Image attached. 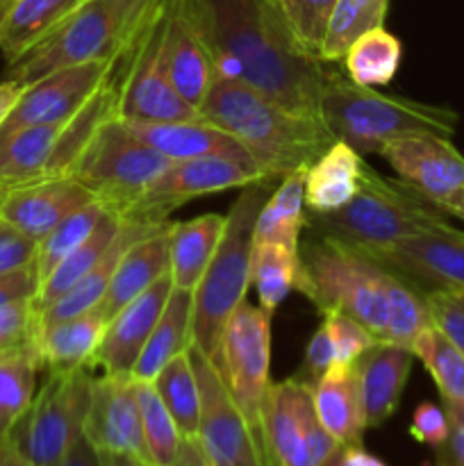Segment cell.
Segmentation results:
<instances>
[{"instance_id":"cell-1","label":"cell","mask_w":464,"mask_h":466,"mask_svg":"<svg viewBox=\"0 0 464 466\" xmlns=\"http://www.w3.org/2000/svg\"><path fill=\"white\" fill-rule=\"evenodd\" d=\"M217 76L237 77L289 112L321 118L326 62L305 53L271 0H207Z\"/></svg>"},{"instance_id":"cell-2","label":"cell","mask_w":464,"mask_h":466,"mask_svg":"<svg viewBox=\"0 0 464 466\" xmlns=\"http://www.w3.org/2000/svg\"><path fill=\"white\" fill-rule=\"evenodd\" d=\"M198 116L230 132L271 180L305 173L332 144L323 118L289 112L237 77L217 76Z\"/></svg>"},{"instance_id":"cell-3","label":"cell","mask_w":464,"mask_h":466,"mask_svg":"<svg viewBox=\"0 0 464 466\" xmlns=\"http://www.w3.org/2000/svg\"><path fill=\"white\" fill-rule=\"evenodd\" d=\"M328 66L330 64H326L321 85V118L337 141H344L359 155L380 153L389 141L423 132L453 139L459 121L453 109L380 94Z\"/></svg>"},{"instance_id":"cell-4","label":"cell","mask_w":464,"mask_h":466,"mask_svg":"<svg viewBox=\"0 0 464 466\" xmlns=\"http://www.w3.org/2000/svg\"><path fill=\"white\" fill-rule=\"evenodd\" d=\"M314 235L332 237L364 253H376L403 237L423 232H453L449 214L430 198L419 194L400 177H387L367 164L359 189L348 205L337 212H308V226Z\"/></svg>"},{"instance_id":"cell-5","label":"cell","mask_w":464,"mask_h":466,"mask_svg":"<svg viewBox=\"0 0 464 466\" xmlns=\"http://www.w3.org/2000/svg\"><path fill=\"white\" fill-rule=\"evenodd\" d=\"M277 180L262 177L241 187V194L226 214L218 248L205 271L200 285L194 289V321L191 344L217 367L221 353V337L227 319L246 300L250 287V264L255 250V223Z\"/></svg>"},{"instance_id":"cell-6","label":"cell","mask_w":464,"mask_h":466,"mask_svg":"<svg viewBox=\"0 0 464 466\" xmlns=\"http://www.w3.org/2000/svg\"><path fill=\"white\" fill-rule=\"evenodd\" d=\"M387 278L389 268L355 246L332 237L309 235L300 246V276L296 291L318 312H346L378 339L387 330Z\"/></svg>"},{"instance_id":"cell-7","label":"cell","mask_w":464,"mask_h":466,"mask_svg":"<svg viewBox=\"0 0 464 466\" xmlns=\"http://www.w3.org/2000/svg\"><path fill=\"white\" fill-rule=\"evenodd\" d=\"M121 64L123 57L103 86L71 118L23 127L0 139V189L68 176L73 171L98 127L116 116Z\"/></svg>"},{"instance_id":"cell-8","label":"cell","mask_w":464,"mask_h":466,"mask_svg":"<svg viewBox=\"0 0 464 466\" xmlns=\"http://www.w3.org/2000/svg\"><path fill=\"white\" fill-rule=\"evenodd\" d=\"M168 164L171 159L146 144L123 118L112 116L98 127L68 176L123 221Z\"/></svg>"},{"instance_id":"cell-9","label":"cell","mask_w":464,"mask_h":466,"mask_svg":"<svg viewBox=\"0 0 464 466\" xmlns=\"http://www.w3.org/2000/svg\"><path fill=\"white\" fill-rule=\"evenodd\" d=\"M271 314L262 308L244 303L235 309L226 323L221 337V353L217 369L239 408L264 462L267 451V417L268 394H271Z\"/></svg>"},{"instance_id":"cell-10","label":"cell","mask_w":464,"mask_h":466,"mask_svg":"<svg viewBox=\"0 0 464 466\" xmlns=\"http://www.w3.org/2000/svg\"><path fill=\"white\" fill-rule=\"evenodd\" d=\"M91 367L48 371L30 410L12 435L36 466H55L85 431L91 400Z\"/></svg>"},{"instance_id":"cell-11","label":"cell","mask_w":464,"mask_h":466,"mask_svg":"<svg viewBox=\"0 0 464 466\" xmlns=\"http://www.w3.org/2000/svg\"><path fill=\"white\" fill-rule=\"evenodd\" d=\"M159 59L173 89L198 109L217 80V48L207 0H166Z\"/></svg>"},{"instance_id":"cell-12","label":"cell","mask_w":464,"mask_h":466,"mask_svg":"<svg viewBox=\"0 0 464 466\" xmlns=\"http://www.w3.org/2000/svg\"><path fill=\"white\" fill-rule=\"evenodd\" d=\"M164 0L148 18L139 35L123 53L121 80H118V112L123 121H185L198 116V109L187 103L164 73L159 59V32H162Z\"/></svg>"},{"instance_id":"cell-13","label":"cell","mask_w":464,"mask_h":466,"mask_svg":"<svg viewBox=\"0 0 464 466\" xmlns=\"http://www.w3.org/2000/svg\"><path fill=\"white\" fill-rule=\"evenodd\" d=\"M116 53H121V48L112 16L100 0H86L27 53L7 64L5 77L32 85L55 71L112 57Z\"/></svg>"},{"instance_id":"cell-14","label":"cell","mask_w":464,"mask_h":466,"mask_svg":"<svg viewBox=\"0 0 464 466\" xmlns=\"http://www.w3.org/2000/svg\"><path fill=\"white\" fill-rule=\"evenodd\" d=\"M262 177L267 176L253 159L198 157L171 162L148 191L132 205L123 221L159 226L168 221V214L189 200L218 191L241 189Z\"/></svg>"},{"instance_id":"cell-15","label":"cell","mask_w":464,"mask_h":466,"mask_svg":"<svg viewBox=\"0 0 464 466\" xmlns=\"http://www.w3.org/2000/svg\"><path fill=\"white\" fill-rule=\"evenodd\" d=\"M264 428L271 466H323L339 449L318 421L312 385L300 378H287L271 387Z\"/></svg>"},{"instance_id":"cell-16","label":"cell","mask_w":464,"mask_h":466,"mask_svg":"<svg viewBox=\"0 0 464 466\" xmlns=\"http://www.w3.org/2000/svg\"><path fill=\"white\" fill-rule=\"evenodd\" d=\"M191 362L200 387L198 444L212 460L223 466H267L239 408L232 400L221 371L194 344L189 346Z\"/></svg>"},{"instance_id":"cell-17","label":"cell","mask_w":464,"mask_h":466,"mask_svg":"<svg viewBox=\"0 0 464 466\" xmlns=\"http://www.w3.org/2000/svg\"><path fill=\"white\" fill-rule=\"evenodd\" d=\"M121 53L112 57L96 59V62L80 64V66L62 68L41 80L27 85L25 94L21 96L14 107L12 116L0 130V139L12 132L23 130L30 126H44V123L66 121L73 114L80 112L86 100L103 86V82L112 76L116 68Z\"/></svg>"},{"instance_id":"cell-18","label":"cell","mask_w":464,"mask_h":466,"mask_svg":"<svg viewBox=\"0 0 464 466\" xmlns=\"http://www.w3.org/2000/svg\"><path fill=\"white\" fill-rule=\"evenodd\" d=\"M378 155L405 185L430 198L444 212L464 189V155L449 137L428 132L400 137L382 146Z\"/></svg>"},{"instance_id":"cell-19","label":"cell","mask_w":464,"mask_h":466,"mask_svg":"<svg viewBox=\"0 0 464 466\" xmlns=\"http://www.w3.org/2000/svg\"><path fill=\"white\" fill-rule=\"evenodd\" d=\"M82 435L100 453L126 455L144 464H153L146 449L135 378L109 373L94 378Z\"/></svg>"},{"instance_id":"cell-20","label":"cell","mask_w":464,"mask_h":466,"mask_svg":"<svg viewBox=\"0 0 464 466\" xmlns=\"http://www.w3.org/2000/svg\"><path fill=\"white\" fill-rule=\"evenodd\" d=\"M423 291L464 289V232H423L368 253Z\"/></svg>"},{"instance_id":"cell-21","label":"cell","mask_w":464,"mask_h":466,"mask_svg":"<svg viewBox=\"0 0 464 466\" xmlns=\"http://www.w3.org/2000/svg\"><path fill=\"white\" fill-rule=\"evenodd\" d=\"M96 200L76 177L59 176L3 191L0 218L39 244L53 228Z\"/></svg>"},{"instance_id":"cell-22","label":"cell","mask_w":464,"mask_h":466,"mask_svg":"<svg viewBox=\"0 0 464 466\" xmlns=\"http://www.w3.org/2000/svg\"><path fill=\"white\" fill-rule=\"evenodd\" d=\"M171 291L173 280L171 273H166L144 294L118 309L105 326L103 339L94 355V367H100L103 373H109V376H130L155 323L159 321L166 308Z\"/></svg>"},{"instance_id":"cell-23","label":"cell","mask_w":464,"mask_h":466,"mask_svg":"<svg viewBox=\"0 0 464 466\" xmlns=\"http://www.w3.org/2000/svg\"><path fill=\"white\" fill-rule=\"evenodd\" d=\"M412 362V349L380 339L353 364L362 390L367 428L382 426L398 410Z\"/></svg>"},{"instance_id":"cell-24","label":"cell","mask_w":464,"mask_h":466,"mask_svg":"<svg viewBox=\"0 0 464 466\" xmlns=\"http://www.w3.org/2000/svg\"><path fill=\"white\" fill-rule=\"evenodd\" d=\"M146 144L168 157L171 162L198 157H235L253 159L244 146L214 123L203 116L185 118V121H126Z\"/></svg>"},{"instance_id":"cell-25","label":"cell","mask_w":464,"mask_h":466,"mask_svg":"<svg viewBox=\"0 0 464 466\" xmlns=\"http://www.w3.org/2000/svg\"><path fill=\"white\" fill-rule=\"evenodd\" d=\"M168 223H162L153 232L136 239L118 259L114 268L112 282L107 287L103 303L98 309L103 317L112 319L118 309L126 308L132 299L144 294L153 287L159 278L171 273V259H168Z\"/></svg>"},{"instance_id":"cell-26","label":"cell","mask_w":464,"mask_h":466,"mask_svg":"<svg viewBox=\"0 0 464 466\" xmlns=\"http://www.w3.org/2000/svg\"><path fill=\"white\" fill-rule=\"evenodd\" d=\"M312 399L321 426L337 444H362L367 428L362 390L353 367L332 364L317 382H312Z\"/></svg>"},{"instance_id":"cell-27","label":"cell","mask_w":464,"mask_h":466,"mask_svg":"<svg viewBox=\"0 0 464 466\" xmlns=\"http://www.w3.org/2000/svg\"><path fill=\"white\" fill-rule=\"evenodd\" d=\"M367 162L344 141H335L305 171V208L312 214L337 212L353 200Z\"/></svg>"},{"instance_id":"cell-28","label":"cell","mask_w":464,"mask_h":466,"mask_svg":"<svg viewBox=\"0 0 464 466\" xmlns=\"http://www.w3.org/2000/svg\"><path fill=\"white\" fill-rule=\"evenodd\" d=\"M223 230H226V214H203L189 221L168 223L173 287L194 291L200 285L217 253Z\"/></svg>"},{"instance_id":"cell-29","label":"cell","mask_w":464,"mask_h":466,"mask_svg":"<svg viewBox=\"0 0 464 466\" xmlns=\"http://www.w3.org/2000/svg\"><path fill=\"white\" fill-rule=\"evenodd\" d=\"M159 226H162V223H159ZM159 226H144V223L123 221L116 239L112 241V246H109L107 253L103 255V259H100L82 280H77L62 299L55 300L48 309H44V312L39 314V332L44 330V328L53 326V323L66 321V319L91 312V309L98 308V305L103 303L105 294H107V287L109 282H112L114 268H116L121 255L126 253L136 239H141V237L148 235V232H153L155 228Z\"/></svg>"},{"instance_id":"cell-30","label":"cell","mask_w":464,"mask_h":466,"mask_svg":"<svg viewBox=\"0 0 464 466\" xmlns=\"http://www.w3.org/2000/svg\"><path fill=\"white\" fill-rule=\"evenodd\" d=\"M191 321H194V291L173 287L166 308L155 323L130 376L135 380L153 382L173 358L182 355L191 346Z\"/></svg>"},{"instance_id":"cell-31","label":"cell","mask_w":464,"mask_h":466,"mask_svg":"<svg viewBox=\"0 0 464 466\" xmlns=\"http://www.w3.org/2000/svg\"><path fill=\"white\" fill-rule=\"evenodd\" d=\"M107 319L98 308L77 314L66 321L53 323L39 332L41 364L48 371H73V369L94 367V355L103 339Z\"/></svg>"},{"instance_id":"cell-32","label":"cell","mask_w":464,"mask_h":466,"mask_svg":"<svg viewBox=\"0 0 464 466\" xmlns=\"http://www.w3.org/2000/svg\"><path fill=\"white\" fill-rule=\"evenodd\" d=\"M308 226L305 173L282 177L259 209L255 223V246L277 244L300 250V232Z\"/></svg>"},{"instance_id":"cell-33","label":"cell","mask_w":464,"mask_h":466,"mask_svg":"<svg viewBox=\"0 0 464 466\" xmlns=\"http://www.w3.org/2000/svg\"><path fill=\"white\" fill-rule=\"evenodd\" d=\"M85 3L86 0H14L0 30V53L5 64H12L27 53Z\"/></svg>"},{"instance_id":"cell-34","label":"cell","mask_w":464,"mask_h":466,"mask_svg":"<svg viewBox=\"0 0 464 466\" xmlns=\"http://www.w3.org/2000/svg\"><path fill=\"white\" fill-rule=\"evenodd\" d=\"M121 226L123 221L114 212H107L100 218L96 230L91 232V235L86 237L66 259H62V262L57 264V268L41 282L39 291H36L35 296L36 312L41 314L44 309H48L55 300L62 299L77 280H82V278L103 259V255L107 253L112 241L116 239Z\"/></svg>"},{"instance_id":"cell-35","label":"cell","mask_w":464,"mask_h":466,"mask_svg":"<svg viewBox=\"0 0 464 466\" xmlns=\"http://www.w3.org/2000/svg\"><path fill=\"white\" fill-rule=\"evenodd\" d=\"M44 367L36 346L0 353V437L12 435L36 396V373Z\"/></svg>"},{"instance_id":"cell-36","label":"cell","mask_w":464,"mask_h":466,"mask_svg":"<svg viewBox=\"0 0 464 466\" xmlns=\"http://www.w3.org/2000/svg\"><path fill=\"white\" fill-rule=\"evenodd\" d=\"M400 59H403V44L382 25L358 36L341 62L350 82L376 89L394 80L400 68Z\"/></svg>"},{"instance_id":"cell-37","label":"cell","mask_w":464,"mask_h":466,"mask_svg":"<svg viewBox=\"0 0 464 466\" xmlns=\"http://www.w3.org/2000/svg\"><path fill=\"white\" fill-rule=\"evenodd\" d=\"M153 385L162 403L166 405L168 414L176 421L180 435L185 440H196L200 423V387L189 349L177 355V358H173L157 373Z\"/></svg>"},{"instance_id":"cell-38","label":"cell","mask_w":464,"mask_h":466,"mask_svg":"<svg viewBox=\"0 0 464 466\" xmlns=\"http://www.w3.org/2000/svg\"><path fill=\"white\" fill-rule=\"evenodd\" d=\"M300 250L287 246L262 244L255 246L253 264H250V285L255 287L259 308L267 314H276L291 291L298 287Z\"/></svg>"},{"instance_id":"cell-39","label":"cell","mask_w":464,"mask_h":466,"mask_svg":"<svg viewBox=\"0 0 464 466\" xmlns=\"http://www.w3.org/2000/svg\"><path fill=\"white\" fill-rule=\"evenodd\" d=\"M389 0H337L321 48V62H341L358 36L385 25Z\"/></svg>"},{"instance_id":"cell-40","label":"cell","mask_w":464,"mask_h":466,"mask_svg":"<svg viewBox=\"0 0 464 466\" xmlns=\"http://www.w3.org/2000/svg\"><path fill=\"white\" fill-rule=\"evenodd\" d=\"M432 326L426 291L398 273L387 278V330L382 339L412 349L414 339Z\"/></svg>"},{"instance_id":"cell-41","label":"cell","mask_w":464,"mask_h":466,"mask_svg":"<svg viewBox=\"0 0 464 466\" xmlns=\"http://www.w3.org/2000/svg\"><path fill=\"white\" fill-rule=\"evenodd\" d=\"M412 350L435 380L441 400H464V353L444 332L426 328L414 339Z\"/></svg>"},{"instance_id":"cell-42","label":"cell","mask_w":464,"mask_h":466,"mask_svg":"<svg viewBox=\"0 0 464 466\" xmlns=\"http://www.w3.org/2000/svg\"><path fill=\"white\" fill-rule=\"evenodd\" d=\"M109 209L105 208L98 200H91L89 205L80 208L77 212H73L71 217L64 218L57 228L48 232L44 239L36 244V259L35 267L39 273V287L50 273L57 268V264L62 259H66L91 232L96 230V226L100 223V218L107 214Z\"/></svg>"},{"instance_id":"cell-43","label":"cell","mask_w":464,"mask_h":466,"mask_svg":"<svg viewBox=\"0 0 464 466\" xmlns=\"http://www.w3.org/2000/svg\"><path fill=\"white\" fill-rule=\"evenodd\" d=\"M136 400H139L141 426H144V440L150 462L153 466H173L177 449H180L185 437L177 431L176 421L159 399L153 382L136 380Z\"/></svg>"},{"instance_id":"cell-44","label":"cell","mask_w":464,"mask_h":466,"mask_svg":"<svg viewBox=\"0 0 464 466\" xmlns=\"http://www.w3.org/2000/svg\"><path fill=\"white\" fill-rule=\"evenodd\" d=\"M271 5L296 44L312 57H321L323 39L337 0H271Z\"/></svg>"},{"instance_id":"cell-45","label":"cell","mask_w":464,"mask_h":466,"mask_svg":"<svg viewBox=\"0 0 464 466\" xmlns=\"http://www.w3.org/2000/svg\"><path fill=\"white\" fill-rule=\"evenodd\" d=\"M321 317L332 339V349H335V364L339 367H353L364 350L380 341L364 323H359L350 314L332 309V312H323Z\"/></svg>"},{"instance_id":"cell-46","label":"cell","mask_w":464,"mask_h":466,"mask_svg":"<svg viewBox=\"0 0 464 466\" xmlns=\"http://www.w3.org/2000/svg\"><path fill=\"white\" fill-rule=\"evenodd\" d=\"M39 341V312L35 299L14 300L0 308V353L36 346Z\"/></svg>"},{"instance_id":"cell-47","label":"cell","mask_w":464,"mask_h":466,"mask_svg":"<svg viewBox=\"0 0 464 466\" xmlns=\"http://www.w3.org/2000/svg\"><path fill=\"white\" fill-rule=\"evenodd\" d=\"M100 3L112 16L118 48L126 50L164 0H100Z\"/></svg>"},{"instance_id":"cell-48","label":"cell","mask_w":464,"mask_h":466,"mask_svg":"<svg viewBox=\"0 0 464 466\" xmlns=\"http://www.w3.org/2000/svg\"><path fill=\"white\" fill-rule=\"evenodd\" d=\"M432 326L464 353V289L426 291Z\"/></svg>"},{"instance_id":"cell-49","label":"cell","mask_w":464,"mask_h":466,"mask_svg":"<svg viewBox=\"0 0 464 466\" xmlns=\"http://www.w3.org/2000/svg\"><path fill=\"white\" fill-rule=\"evenodd\" d=\"M409 435L423 446H430V449H441L449 440V417H446V410L439 405L426 403L419 405L412 414V423H409Z\"/></svg>"},{"instance_id":"cell-50","label":"cell","mask_w":464,"mask_h":466,"mask_svg":"<svg viewBox=\"0 0 464 466\" xmlns=\"http://www.w3.org/2000/svg\"><path fill=\"white\" fill-rule=\"evenodd\" d=\"M36 259V244L0 218V276L30 267Z\"/></svg>"},{"instance_id":"cell-51","label":"cell","mask_w":464,"mask_h":466,"mask_svg":"<svg viewBox=\"0 0 464 466\" xmlns=\"http://www.w3.org/2000/svg\"><path fill=\"white\" fill-rule=\"evenodd\" d=\"M335 364V349H332V339L328 335V328L326 323L321 321V326L314 330V335L309 337L308 341V349H305V376L308 378H300L305 382H317L328 369Z\"/></svg>"},{"instance_id":"cell-52","label":"cell","mask_w":464,"mask_h":466,"mask_svg":"<svg viewBox=\"0 0 464 466\" xmlns=\"http://www.w3.org/2000/svg\"><path fill=\"white\" fill-rule=\"evenodd\" d=\"M449 417V440L437 449V460L450 466H464V400H444Z\"/></svg>"},{"instance_id":"cell-53","label":"cell","mask_w":464,"mask_h":466,"mask_svg":"<svg viewBox=\"0 0 464 466\" xmlns=\"http://www.w3.org/2000/svg\"><path fill=\"white\" fill-rule=\"evenodd\" d=\"M39 291V273L35 264L0 276V308L14 300L35 299Z\"/></svg>"},{"instance_id":"cell-54","label":"cell","mask_w":464,"mask_h":466,"mask_svg":"<svg viewBox=\"0 0 464 466\" xmlns=\"http://www.w3.org/2000/svg\"><path fill=\"white\" fill-rule=\"evenodd\" d=\"M323 466H385V462L364 451L362 444H339Z\"/></svg>"},{"instance_id":"cell-55","label":"cell","mask_w":464,"mask_h":466,"mask_svg":"<svg viewBox=\"0 0 464 466\" xmlns=\"http://www.w3.org/2000/svg\"><path fill=\"white\" fill-rule=\"evenodd\" d=\"M55 466H103V462H100L98 449L82 435Z\"/></svg>"},{"instance_id":"cell-56","label":"cell","mask_w":464,"mask_h":466,"mask_svg":"<svg viewBox=\"0 0 464 466\" xmlns=\"http://www.w3.org/2000/svg\"><path fill=\"white\" fill-rule=\"evenodd\" d=\"M27 85L21 80H12V77H3L0 82V130L7 123V118L12 116L14 107L18 105L21 96L25 94Z\"/></svg>"},{"instance_id":"cell-57","label":"cell","mask_w":464,"mask_h":466,"mask_svg":"<svg viewBox=\"0 0 464 466\" xmlns=\"http://www.w3.org/2000/svg\"><path fill=\"white\" fill-rule=\"evenodd\" d=\"M173 466H214L212 460L198 444V440H182L180 449H177L176 462Z\"/></svg>"},{"instance_id":"cell-58","label":"cell","mask_w":464,"mask_h":466,"mask_svg":"<svg viewBox=\"0 0 464 466\" xmlns=\"http://www.w3.org/2000/svg\"><path fill=\"white\" fill-rule=\"evenodd\" d=\"M0 466H36L18 446L16 437H0Z\"/></svg>"},{"instance_id":"cell-59","label":"cell","mask_w":464,"mask_h":466,"mask_svg":"<svg viewBox=\"0 0 464 466\" xmlns=\"http://www.w3.org/2000/svg\"><path fill=\"white\" fill-rule=\"evenodd\" d=\"M100 462H103V466H153V464L139 462V460L126 458V455H112V453H100Z\"/></svg>"},{"instance_id":"cell-60","label":"cell","mask_w":464,"mask_h":466,"mask_svg":"<svg viewBox=\"0 0 464 466\" xmlns=\"http://www.w3.org/2000/svg\"><path fill=\"white\" fill-rule=\"evenodd\" d=\"M446 214H449V217H458V218H462V221H464V189L459 191L458 198H455L453 203L446 208Z\"/></svg>"},{"instance_id":"cell-61","label":"cell","mask_w":464,"mask_h":466,"mask_svg":"<svg viewBox=\"0 0 464 466\" xmlns=\"http://www.w3.org/2000/svg\"><path fill=\"white\" fill-rule=\"evenodd\" d=\"M12 3H14V0H0V30H3L5 18H7L9 7H12Z\"/></svg>"},{"instance_id":"cell-62","label":"cell","mask_w":464,"mask_h":466,"mask_svg":"<svg viewBox=\"0 0 464 466\" xmlns=\"http://www.w3.org/2000/svg\"><path fill=\"white\" fill-rule=\"evenodd\" d=\"M423 466H450V464H446V462H441V460H437V462H432V464H423Z\"/></svg>"},{"instance_id":"cell-63","label":"cell","mask_w":464,"mask_h":466,"mask_svg":"<svg viewBox=\"0 0 464 466\" xmlns=\"http://www.w3.org/2000/svg\"><path fill=\"white\" fill-rule=\"evenodd\" d=\"M0 198H3V189H0Z\"/></svg>"},{"instance_id":"cell-64","label":"cell","mask_w":464,"mask_h":466,"mask_svg":"<svg viewBox=\"0 0 464 466\" xmlns=\"http://www.w3.org/2000/svg\"><path fill=\"white\" fill-rule=\"evenodd\" d=\"M214 466H223V464H214Z\"/></svg>"}]
</instances>
